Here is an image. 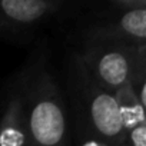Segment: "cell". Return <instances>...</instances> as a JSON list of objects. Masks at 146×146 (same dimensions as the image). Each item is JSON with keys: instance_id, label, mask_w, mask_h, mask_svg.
Returning <instances> with one entry per match:
<instances>
[{"instance_id": "4", "label": "cell", "mask_w": 146, "mask_h": 146, "mask_svg": "<svg viewBox=\"0 0 146 146\" xmlns=\"http://www.w3.org/2000/svg\"><path fill=\"white\" fill-rule=\"evenodd\" d=\"M64 6L60 0H0V36L29 35Z\"/></svg>"}, {"instance_id": "3", "label": "cell", "mask_w": 146, "mask_h": 146, "mask_svg": "<svg viewBox=\"0 0 146 146\" xmlns=\"http://www.w3.org/2000/svg\"><path fill=\"white\" fill-rule=\"evenodd\" d=\"M90 76L112 95L125 85H132L145 98L146 46L122 42L86 40L78 53Z\"/></svg>"}, {"instance_id": "2", "label": "cell", "mask_w": 146, "mask_h": 146, "mask_svg": "<svg viewBox=\"0 0 146 146\" xmlns=\"http://www.w3.org/2000/svg\"><path fill=\"white\" fill-rule=\"evenodd\" d=\"M72 136H90L105 146H123L125 130L115 96L88 72L78 53H72L66 69Z\"/></svg>"}, {"instance_id": "7", "label": "cell", "mask_w": 146, "mask_h": 146, "mask_svg": "<svg viewBox=\"0 0 146 146\" xmlns=\"http://www.w3.org/2000/svg\"><path fill=\"white\" fill-rule=\"evenodd\" d=\"M113 96H115V100L117 105V110L120 115L125 135L129 130H132L133 127L139 126L140 123H146L145 98H140L130 83L117 89L113 93Z\"/></svg>"}, {"instance_id": "8", "label": "cell", "mask_w": 146, "mask_h": 146, "mask_svg": "<svg viewBox=\"0 0 146 146\" xmlns=\"http://www.w3.org/2000/svg\"><path fill=\"white\" fill-rule=\"evenodd\" d=\"M123 146H146V123H140L125 135Z\"/></svg>"}, {"instance_id": "6", "label": "cell", "mask_w": 146, "mask_h": 146, "mask_svg": "<svg viewBox=\"0 0 146 146\" xmlns=\"http://www.w3.org/2000/svg\"><path fill=\"white\" fill-rule=\"evenodd\" d=\"M113 16L88 29L86 40L122 42L136 46H146V9H122L112 0Z\"/></svg>"}, {"instance_id": "5", "label": "cell", "mask_w": 146, "mask_h": 146, "mask_svg": "<svg viewBox=\"0 0 146 146\" xmlns=\"http://www.w3.org/2000/svg\"><path fill=\"white\" fill-rule=\"evenodd\" d=\"M26 142V67L6 82L0 93V146H25Z\"/></svg>"}, {"instance_id": "1", "label": "cell", "mask_w": 146, "mask_h": 146, "mask_svg": "<svg viewBox=\"0 0 146 146\" xmlns=\"http://www.w3.org/2000/svg\"><path fill=\"white\" fill-rule=\"evenodd\" d=\"M26 67V142L25 146H72L69 108L49 66L43 47Z\"/></svg>"}]
</instances>
